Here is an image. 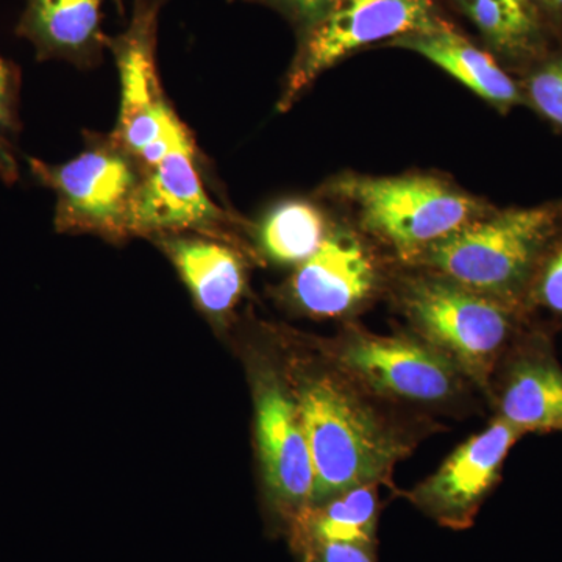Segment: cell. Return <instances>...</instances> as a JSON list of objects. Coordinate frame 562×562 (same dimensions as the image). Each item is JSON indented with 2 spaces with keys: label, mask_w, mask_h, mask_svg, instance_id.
<instances>
[{
  "label": "cell",
  "mask_w": 562,
  "mask_h": 562,
  "mask_svg": "<svg viewBox=\"0 0 562 562\" xmlns=\"http://www.w3.org/2000/svg\"><path fill=\"white\" fill-rule=\"evenodd\" d=\"M392 44L417 52L460 80L484 101L509 106L520 99L516 85L498 68L494 58L458 35L452 25L441 31L405 36L392 41Z\"/></svg>",
  "instance_id": "obj_15"
},
{
  "label": "cell",
  "mask_w": 562,
  "mask_h": 562,
  "mask_svg": "<svg viewBox=\"0 0 562 562\" xmlns=\"http://www.w3.org/2000/svg\"><path fill=\"white\" fill-rule=\"evenodd\" d=\"M257 436L266 482L288 508L313 502L314 468L297 405L277 384H265L257 402Z\"/></svg>",
  "instance_id": "obj_11"
},
{
  "label": "cell",
  "mask_w": 562,
  "mask_h": 562,
  "mask_svg": "<svg viewBox=\"0 0 562 562\" xmlns=\"http://www.w3.org/2000/svg\"><path fill=\"white\" fill-rule=\"evenodd\" d=\"M550 2L557 3V5H562V0H550Z\"/></svg>",
  "instance_id": "obj_26"
},
{
  "label": "cell",
  "mask_w": 562,
  "mask_h": 562,
  "mask_svg": "<svg viewBox=\"0 0 562 562\" xmlns=\"http://www.w3.org/2000/svg\"><path fill=\"white\" fill-rule=\"evenodd\" d=\"M269 3L286 13L308 31L312 25L322 20L339 2V0H257Z\"/></svg>",
  "instance_id": "obj_21"
},
{
  "label": "cell",
  "mask_w": 562,
  "mask_h": 562,
  "mask_svg": "<svg viewBox=\"0 0 562 562\" xmlns=\"http://www.w3.org/2000/svg\"><path fill=\"white\" fill-rule=\"evenodd\" d=\"M557 216L552 206H538L479 217L420 254L443 279L498 301H512L546 249Z\"/></svg>",
  "instance_id": "obj_2"
},
{
  "label": "cell",
  "mask_w": 562,
  "mask_h": 562,
  "mask_svg": "<svg viewBox=\"0 0 562 562\" xmlns=\"http://www.w3.org/2000/svg\"><path fill=\"white\" fill-rule=\"evenodd\" d=\"M528 90L538 110L562 127V58L539 69L531 77Z\"/></svg>",
  "instance_id": "obj_20"
},
{
  "label": "cell",
  "mask_w": 562,
  "mask_h": 562,
  "mask_svg": "<svg viewBox=\"0 0 562 562\" xmlns=\"http://www.w3.org/2000/svg\"><path fill=\"white\" fill-rule=\"evenodd\" d=\"M328 191L350 202L369 232L408 255L483 216L476 199L431 177H342Z\"/></svg>",
  "instance_id": "obj_3"
},
{
  "label": "cell",
  "mask_w": 562,
  "mask_h": 562,
  "mask_svg": "<svg viewBox=\"0 0 562 562\" xmlns=\"http://www.w3.org/2000/svg\"><path fill=\"white\" fill-rule=\"evenodd\" d=\"M169 250L203 310L227 313L238 302L244 290V271L235 251L203 239H176L169 244Z\"/></svg>",
  "instance_id": "obj_16"
},
{
  "label": "cell",
  "mask_w": 562,
  "mask_h": 562,
  "mask_svg": "<svg viewBox=\"0 0 562 562\" xmlns=\"http://www.w3.org/2000/svg\"><path fill=\"white\" fill-rule=\"evenodd\" d=\"M495 49L508 55L531 50L539 40V18L531 0H453Z\"/></svg>",
  "instance_id": "obj_17"
},
{
  "label": "cell",
  "mask_w": 562,
  "mask_h": 562,
  "mask_svg": "<svg viewBox=\"0 0 562 562\" xmlns=\"http://www.w3.org/2000/svg\"><path fill=\"white\" fill-rule=\"evenodd\" d=\"M105 0H27L18 35L31 40L40 58L83 60L101 49Z\"/></svg>",
  "instance_id": "obj_13"
},
{
  "label": "cell",
  "mask_w": 562,
  "mask_h": 562,
  "mask_svg": "<svg viewBox=\"0 0 562 562\" xmlns=\"http://www.w3.org/2000/svg\"><path fill=\"white\" fill-rule=\"evenodd\" d=\"M32 172L57 192L60 232L131 233L133 201L140 183L132 155L120 144L81 151L66 165L31 160Z\"/></svg>",
  "instance_id": "obj_7"
},
{
  "label": "cell",
  "mask_w": 562,
  "mask_h": 562,
  "mask_svg": "<svg viewBox=\"0 0 562 562\" xmlns=\"http://www.w3.org/2000/svg\"><path fill=\"white\" fill-rule=\"evenodd\" d=\"M18 177L16 162L11 157L9 149L0 140V179L7 183H13Z\"/></svg>",
  "instance_id": "obj_25"
},
{
  "label": "cell",
  "mask_w": 562,
  "mask_h": 562,
  "mask_svg": "<svg viewBox=\"0 0 562 562\" xmlns=\"http://www.w3.org/2000/svg\"><path fill=\"white\" fill-rule=\"evenodd\" d=\"M325 238L324 216L308 202L281 203L261 227L262 249L279 262L308 260Z\"/></svg>",
  "instance_id": "obj_19"
},
{
  "label": "cell",
  "mask_w": 562,
  "mask_h": 562,
  "mask_svg": "<svg viewBox=\"0 0 562 562\" xmlns=\"http://www.w3.org/2000/svg\"><path fill=\"white\" fill-rule=\"evenodd\" d=\"M522 435L498 417L461 443L438 472L409 494V501L442 527L465 530L501 480L503 462Z\"/></svg>",
  "instance_id": "obj_8"
},
{
  "label": "cell",
  "mask_w": 562,
  "mask_h": 562,
  "mask_svg": "<svg viewBox=\"0 0 562 562\" xmlns=\"http://www.w3.org/2000/svg\"><path fill=\"white\" fill-rule=\"evenodd\" d=\"M195 150L173 151L140 180L132 206L131 233L202 231L225 221L194 166Z\"/></svg>",
  "instance_id": "obj_10"
},
{
  "label": "cell",
  "mask_w": 562,
  "mask_h": 562,
  "mask_svg": "<svg viewBox=\"0 0 562 562\" xmlns=\"http://www.w3.org/2000/svg\"><path fill=\"white\" fill-rule=\"evenodd\" d=\"M449 25L432 0H339L305 31L288 76L281 109H288L324 70L361 47L441 31Z\"/></svg>",
  "instance_id": "obj_6"
},
{
  "label": "cell",
  "mask_w": 562,
  "mask_h": 562,
  "mask_svg": "<svg viewBox=\"0 0 562 562\" xmlns=\"http://www.w3.org/2000/svg\"><path fill=\"white\" fill-rule=\"evenodd\" d=\"M314 562H375V560H373V547L321 543L314 550Z\"/></svg>",
  "instance_id": "obj_24"
},
{
  "label": "cell",
  "mask_w": 562,
  "mask_h": 562,
  "mask_svg": "<svg viewBox=\"0 0 562 562\" xmlns=\"http://www.w3.org/2000/svg\"><path fill=\"white\" fill-rule=\"evenodd\" d=\"M406 312L430 346L479 382L490 376L513 335L508 302L452 280H419L405 294Z\"/></svg>",
  "instance_id": "obj_5"
},
{
  "label": "cell",
  "mask_w": 562,
  "mask_h": 562,
  "mask_svg": "<svg viewBox=\"0 0 562 562\" xmlns=\"http://www.w3.org/2000/svg\"><path fill=\"white\" fill-rule=\"evenodd\" d=\"M16 74L5 60L0 58V127L13 128L16 125Z\"/></svg>",
  "instance_id": "obj_23"
},
{
  "label": "cell",
  "mask_w": 562,
  "mask_h": 562,
  "mask_svg": "<svg viewBox=\"0 0 562 562\" xmlns=\"http://www.w3.org/2000/svg\"><path fill=\"white\" fill-rule=\"evenodd\" d=\"M161 5L162 0H135L127 31L109 40L121 79L116 140L150 168L173 151L195 150L190 132L165 101L158 79L155 46Z\"/></svg>",
  "instance_id": "obj_4"
},
{
  "label": "cell",
  "mask_w": 562,
  "mask_h": 562,
  "mask_svg": "<svg viewBox=\"0 0 562 562\" xmlns=\"http://www.w3.org/2000/svg\"><path fill=\"white\" fill-rule=\"evenodd\" d=\"M379 522L376 484L355 487L324 502L314 514L312 528L314 542L353 543L373 547Z\"/></svg>",
  "instance_id": "obj_18"
},
{
  "label": "cell",
  "mask_w": 562,
  "mask_h": 562,
  "mask_svg": "<svg viewBox=\"0 0 562 562\" xmlns=\"http://www.w3.org/2000/svg\"><path fill=\"white\" fill-rule=\"evenodd\" d=\"M376 272L371 255L349 233L328 235L292 279L295 301L314 316L350 313L371 295Z\"/></svg>",
  "instance_id": "obj_12"
},
{
  "label": "cell",
  "mask_w": 562,
  "mask_h": 562,
  "mask_svg": "<svg viewBox=\"0 0 562 562\" xmlns=\"http://www.w3.org/2000/svg\"><path fill=\"white\" fill-rule=\"evenodd\" d=\"M539 299L547 308L562 317V247L542 273Z\"/></svg>",
  "instance_id": "obj_22"
},
{
  "label": "cell",
  "mask_w": 562,
  "mask_h": 562,
  "mask_svg": "<svg viewBox=\"0 0 562 562\" xmlns=\"http://www.w3.org/2000/svg\"><path fill=\"white\" fill-rule=\"evenodd\" d=\"M341 361L362 383L403 401L441 403L460 391V368L430 344L358 335L344 346Z\"/></svg>",
  "instance_id": "obj_9"
},
{
  "label": "cell",
  "mask_w": 562,
  "mask_h": 562,
  "mask_svg": "<svg viewBox=\"0 0 562 562\" xmlns=\"http://www.w3.org/2000/svg\"><path fill=\"white\" fill-rule=\"evenodd\" d=\"M314 468V503L386 479L406 446L350 386L313 380L297 403Z\"/></svg>",
  "instance_id": "obj_1"
},
{
  "label": "cell",
  "mask_w": 562,
  "mask_h": 562,
  "mask_svg": "<svg viewBox=\"0 0 562 562\" xmlns=\"http://www.w3.org/2000/svg\"><path fill=\"white\" fill-rule=\"evenodd\" d=\"M501 417L525 432H562V371L550 355H524L509 369Z\"/></svg>",
  "instance_id": "obj_14"
}]
</instances>
